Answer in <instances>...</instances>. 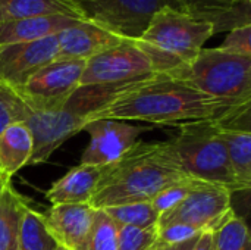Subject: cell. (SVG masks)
I'll return each instance as SVG.
<instances>
[{
	"label": "cell",
	"instance_id": "obj_35",
	"mask_svg": "<svg viewBox=\"0 0 251 250\" xmlns=\"http://www.w3.org/2000/svg\"><path fill=\"white\" fill-rule=\"evenodd\" d=\"M151 250H166V248H160V249H151Z\"/></svg>",
	"mask_w": 251,
	"mask_h": 250
},
{
	"label": "cell",
	"instance_id": "obj_6",
	"mask_svg": "<svg viewBox=\"0 0 251 250\" xmlns=\"http://www.w3.org/2000/svg\"><path fill=\"white\" fill-rule=\"evenodd\" d=\"M204 94L244 106L251 103V57L225 52L219 47L206 49L185 66L169 72Z\"/></svg>",
	"mask_w": 251,
	"mask_h": 250
},
{
	"label": "cell",
	"instance_id": "obj_7",
	"mask_svg": "<svg viewBox=\"0 0 251 250\" xmlns=\"http://www.w3.org/2000/svg\"><path fill=\"white\" fill-rule=\"evenodd\" d=\"M76 4L82 19L132 41L141 37L162 7L184 9L176 0H76Z\"/></svg>",
	"mask_w": 251,
	"mask_h": 250
},
{
	"label": "cell",
	"instance_id": "obj_11",
	"mask_svg": "<svg viewBox=\"0 0 251 250\" xmlns=\"http://www.w3.org/2000/svg\"><path fill=\"white\" fill-rule=\"evenodd\" d=\"M82 131H88L90 144L84 150L81 164L106 168L131 152L138 144L140 136L147 130L125 121L96 119L88 122Z\"/></svg>",
	"mask_w": 251,
	"mask_h": 250
},
{
	"label": "cell",
	"instance_id": "obj_19",
	"mask_svg": "<svg viewBox=\"0 0 251 250\" xmlns=\"http://www.w3.org/2000/svg\"><path fill=\"white\" fill-rule=\"evenodd\" d=\"M51 15L82 19L76 0H0V22Z\"/></svg>",
	"mask_w": 251,
	"mask_h": 250
},
{
	"label": "cell",
	"instance_id": "obj_25",
	"mask_svg": "<svg viewBox=\"0 0 251 250\" xmlns=\"http://www.w3.org/2000/svg\"><path fill=\"white\" fill-rule=\"evenodd\" d=\"M31 113V109L12 87L0 84V133L13 122H26Z\"/></svg>",
	"mask_w": 251,
	"mask_h": 250
},
{
	"label": "cell",
	"instance_id": "obj_2",
	"mask_svg": "<svg viewBox=\"0 0 251 250\" xmlns=\"http://www.w3.org/2000/svg\"><path fill=\"white\" fill-rule=\"evenodd\" d=\"M193 180L181 168L168 141L143 143L107 167L90 202L94 209L151 202L165 189Z\"/></svg>",
	"mask_w": 251,
	"mask_h": 250
},
{
	"label": "cell",
	"instance_id": "obj_13",
	"mask_svg": "<svg viewBox=\"0 0 251 250\" xmlns=\"http://www.w3.org/2000/svg\"><path fill=\"white\" fill-rule=\"evenodd\" d=\"M96 209L90 203L53 205L44 217L46 227L57 246L65 250H87Z\"/></svg>",
	"mask_w": 251,
	"mask_h": 250
},
{
	"label": "cell",
	"instance_id": "obj_33",
	"mask_svg": "<svg viewBox=\"0 0 251 250\" xmlns=\"http://www.w3.org/2000/svg\"><path fill=\"white\" fill-rule=\"evenodd\" d=\"M10 181V178H7L4 174H1V171H0V186H3L4 183H9Z\"/></svg>",
	"mask_w": 251,
	"mask_h": 250
},
{
	"label": "cell",
	"instance_id": "obj_29",
	"mask_svg": "<svg viewBox=\"0 0 251 250\" xmlns=\"http://www.w3.org/2000/svg\"><path fill=\"white\" fill-rule=\"evenodd\" d=\"M219 49L234 55L251 57V25L231 29L219 46Z\"/></svg>",
	"mask_w": 251,
	"mask_h": 250
},
{
	"label": "cell",
	"instance_id": "obj_24",
	"mask_svg": "<svg viewBox=\"0 0 251 250\" xmlns=\"http://www.w3.org/2000/svg\"><path fill=\"white\" fill-rule=\"evenodd\" d=\"M87 250H118V225L103 209H96Z\"/></svg>",
	"mask_w": 251,
	"mask_h": 250
},
{
	"label": "cell",
	"instance_id": "obj_22",
	"mask_svg": "<svg viewBox=\"0 0 251 250\" xmlns=\"http://www.w3.org/2000/svg\"><path fill=\"white\" fill-rule=\"evenodd\" d=\"M103 211L118 227H150L159 221V214L151 202L116 205L104 208Z\"/></svg>",
	"mask_w": 251,
	"mask_h": 250
},
{
	"label": "cell",
	"instance_id": "obj_21",
	"mask_svg": "<svg viewBox=\"0 0 251 250\" xmlns=\"http://www.w3.org/2000/svg\"><path fill=\"white\" fill-rule=\"evenodd\" d=\"M56 240L49 233L44 217L28 205L21 218L19 228V250H57Z\"/></svg>",
	"mask_w": 251,
	"mask_h": 250
},
{
	"label": "cell",
	"instance_id": "obj_36",
	"mask_svg": "<svg viewBox=\"0 0 251 250\" xmlns=\"http://www.w3.org/2000/svg\"><path fill=\"white\" fill-rule=\"evenodd\" d=\"M57 250H65V249H62V248H59V249H57Z\"/></svg>",
	"mask_w": 251,
	"mask_h": 250
},
{
	"label": "cell",
	"instance_id": "obj_34",
	"mask_svg": "<svg viewBox=\"0 0 251 250\" xmlns=\"http://www.w3.org/2000/svg\"><path fill=\"white\" fill-rule=\"evenodd\" d=\"M228 3H235V1H240V0H226Z\"/></svg>",
	"mask_w": 251,
	"mask_h": 250
},
{
	"label": "cell",
	"instance_id": "obj_4",
	"mask_svg": "<svg viewBox=\"0 0 251 250\" xmlns=\"http://www.w3.org/2000/svg\"><path fill=\"white\" fill-rule=\"evenodd\" d=\"M215 35L213 25L184 9L165 6L157 10L137 41L156 74H169L188 65Z\"/></svg>",
	"mask_w": 251,
	"mask_h": 250
},
{
	"label": "cell",
	"instance_id": "obj_16",
	"mask_svg": "<svg viewBox=\"0 0 251 250\" xmlns=\"http://www.w3.org/2000/svg\"><path fill=\"white\" fill-rule=\"evenodd\" d=\"M81 19L51 15V16H34L0 22V46L12 43L35 41L46 37L57 35L65 28L74 25Z\"/></svg>",
	"mask_w": 251,
	"mask_h": 250
},
{
	"label": "cell",
	"instance_id": "obj_31",
	"mask_svg": "<svg viewBox=\"0 0 251 250\" xmlns=\"http://www.w3.org/2000/svg\"><path fill=\"white\" fill-rule=\"evenodd\" d=\"M193 250H215V237L213 233H201L196 242Z\"/></svg>",
	"mask_w": 251,
	"mask_h": 250
},
{
	"label": "cell",
	"instance_id": "obj_10",
	"mask_svg": "<svg viewBox=\"0 0 251 250\" xmlns=\"http://www.w3.org/2000/svg\"><path fill=\"white\" fill-rule=\"evenodd\" d=\"M156 75L149 56L137 41L125 40L85 60L81 85L126 84Z\"/></svg>",
	"mask_w": 251,
	"mask_h": 250
},
{
	"label": "cell",
	"instance_id": "obj_9",
	"mask_svg": "<svg viewBox=\"0 0 251 250\" xmlns=\"http://www.w3.org/2000/svg\"><path fill=\"white\" fill-rule=\"evenodd\" d=\"M228 190L200 184L175 208L159 217L157 227L188 225L200 233H216L235 217Z\"/></svg>",
	"mask_w": 251,
	"mask_h": 250
},
{
	"label": "cell",
	"instance_id": "obj_30",
	"mask_svg": "<svg viewBox=\"0 0 251 250\" xmlns=\"http://www.w3.org/2000/svg\"><path fill=\"white\" fill-rule=\"evenodd\" d=\"M199 234H201V233L191 228V227H188V225H181V224H174V225H168V227H159L154 249L179 245V243L187 242V240H190V239H193V237H196Z\"/></svg>",
	"mask_w": 251,
	"mask_h": 250
},
{
	"label": "cell",
	"instance_id": "obj_15",
	"mask_svg": "<svg viewBox=\"0 0 251 250\" xmlns=\"http://www.w3.org/2000/svg\"><path fill=\"white\" fill-rule=\"evenodd\" d=\"M107 167L78 165L59 178L47 190L46 197L53 205L90 203Z\"/></svg>",
	"mask_w": 251,
	"mask_h": 250
},
{
	"label": "cell",
	"instance_id": "obj_8",
	"mask_svg": "<svg viewBox=\"0 0 251 250\" xmlns=\"http://www.w3.org/2000/svg\"><path fill=\"white\" fill-rule=\"evenodd\" d=\"M84 68L85 60L81 59H54L15 91L31 112L57 109L81 85Z\"/></svg>",
	"mask_w": 251,
	"mask_h": 250
},
{
	"label": "cell",
	"instance_id": "obj_3",
	"mask_svg": "<svg viewBox=\"0 0 251 250\" xmlns=\"http://www.w3.org/2000/svg\"><path fill=\"white\" fill-rule=\"evenodd\" d=\"M137 83L138 81L112 85H79L60 108L32 112L26 119L34 141L32 156L28 165L46 162L68 139L82 131L96 112L110 105L119 94L125 93Z\"/></svg>",
	"mask_w": 251,
	"mask_h": 250
},
{
	"label": "cell",
	"instance_id": "obj_28",
	"mask_svg": "<svg viewBox=\"0 0 251 250\" xmlns=\"http://www.w3.org/2000/svg\"><path fill=\"white\" fill-rule=\"evenodd\" d=\"M187 12H190L193 16L212 22L219 13H222L225 9H228L232 3H228L226 0H176Z\"/></svg>",
	"mask_w": 251,
	"mask_h": 250
},
{
	"label": "cell",
	"instance_id": "obj_23",
	"mask_svg": "<svg viewBox=\"0 0 251 250\" xmlns=\"http://www.w3.org/2000/svg\"><path fill=\"white\" fill-rule=\"evenodd\" d=\"M215 250H251L250 233L243 218H231L222 228L213 233Z\"/></svg>",
	"mask_w": 251,
	"mask_h": 250
},
{
	"label": "cell",
	"instance_id": "obj_5",
	"mask_svg": "<svg viewBox=\"0 0 251 250\" xmlns=\"http://www.w3.org/2000/svg\"><path fill=\"white\" fill-rule=\"evenodd\" d=\"M182 171L193 180L221 187L229 193L240 192L234 178L219 122H200L179 127L168 140Z\"/></svg>",
	"mask_w": 251,
	"mask_h": 250
},
{
	"label": "cell",
	"instance_id": "obj_12",
	"mask_svg": "<svg viewBox=\"0 0 251 250\" xmlns=\"http://www.w3.org/2000/svg\"><path fill=\"white\" fill-rule=\"evenodd\" d=\"M56 35L0 46V84L19 88L40 68L57 59Z\"/></svg>",
	"mask_w": 251,
	"mask_h": 250
},
{
	"label": "cell",
	"instance_id": "obj_27",
	"mask_svg": "<svg viewBox=\"0 0 251 250\" xmlns=\"http://www.w3.org/2000/svg\"><path fill=\"white\" fill-rule=\"evenodd\" d=\"M200 184H204V183H200V181H196V180H188V181H182V183H178V184H174L168 189H165L163 192H160L153 200H151V205L154 206L156 212L159 214V217L162 214H165L166 211L175 208L181 200H184L187 197L188 193H191L196 187H199Z\"/></svg>",
	"mask_w": 251,
	"mask_h": 250
},
{
	"label": "cell",
	"instance_id": "obj_14",
	"mask_svg": "<svg viewBox=\"0 0 251 250\" xmlns=\"http://www.w3.org/2000/svg\"><path fill=\"white\" fill-rule=\"evenodd\" d=\"M56 38L59 46L57 59L81 60H87L125 41V38L85 19L65 28L56 35Z\"/></svg>",
	"mask_w": 251,
	"mask_h": 250
},
{
	"label": "cell",
	"instance_id": "obj_26",
	"mask_svg": "<svg viewBox=\"0 0 251 250\" xmlns=\"http://www.w3.org/2000/svg\"><path fill=\"white\" fill-rule=\"evenodd\" d=\"M159 227H118V250H151L157 240Z\"/></svg>",
	"mask_w": 251,
	"mask_h": 250
},
{
	"label": "cell",
	"instance_id": "obj_18",
	"mask_svg": "<svg viewBox=\"0 0 251 250\" xmlns=\"http://www.w3.org/2000/svg\"><path fill=\"white\" fill-rule=\"evenodd\" d=\"M221 137L225 143L234 178L240 192L251 187V133L249 128L221 124Z\"/></svg>",
	"mask_w": 251,
	"mask_h": 250
},
{
	"label": "cell",
	"instance_id": "obj_20",
	"mask_svg": "<svg viewBox=\"0 0 251 250\" xmlns=\"http://www.w3.org/2000/svg\"><path fill=\"white\" fill-rule=\"evenodd\" d=\"M26 200L10 181L0 186V250H19V228Z\"/></svg>",
	"mask_w": 251,
	"mask_h": 250
},
{
	"label": "cell",
	"instance_id": "obj_17",
	"mask_svg": "<svg viewBox=\"0 0 251 250\" xmlns=\"http://www.w3.org/2000/svg\"><path fill=\"white\" fill-rule=\"evenodd\" d=\"M32 134L25 121L13 122L0 133V171L7 178L28 165L32 156Z\"/></svg>",
	"mask_w": 251,
	"mask_h": 250
},
{
	"label": "cell",
	"instance_id": "obj_1",
	"mask_svg": "<svg viewBox=\"0 0 251 250\" xmlns=\"http://www.w3.org/2000/svg\"><path fill=\"white\" fill-rule=\"evenodd\" d=\"M250 113V105L238 106L201 93L191 84L169 74H156L138 81L110 105L96 112V119L141 121L154 125L182 127L200 122L235 125Z\"/></svg>",
	"mask_w": 251,
	"mask_h": 250
},
{
	"label": "cell",
	"instance_id": "obj_32",
	"mask_svg": "<svg viewBox=\"0 0 251 250\" xmlns=\"http://www.w3.org/2000/svg\"><path fill=\"white\" fill-rule=\"evenodd\" d=\"M199 236H200V234H199ZM199 236H196V237H193V239H190V240H187V242H182V243H179V245L169 246V248H166V250H193L194 249V246H196V242H197Z\"/></svg>",
	"mask_w": 251,
	"mask_h": 250
}]
</instances>
